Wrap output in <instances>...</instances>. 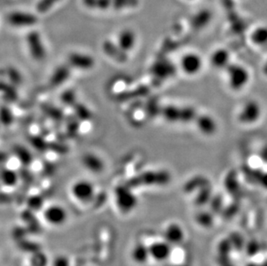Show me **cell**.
Segmentation results:
<instances>
[{
	"mask_svg": "<svg viewBox=\"0 0 267 266\" xmlns=\"http://www.w3.org/2000/svg\"><path fill=\"white\" fill-rule=\"evenodd\" d=\"M227 81L233 91H240L249 83V70L239 63H230L225 69Z\"/></svg>",
	"mask_w": 267,
	"mask_h": 266,
	"instance_id": "cell-1",
	"label": "cell"
},
{
	"mask_svg": "<svg viewBox=\"0 0 267 266\" xmlns=\"http://www.w3.org/2000/svg\"><path fill=\"white\" fill-rule=\"evenodd\" d=\"M262 116V107L256 100H249L243 104L238 114V120L243 124H253Z\"/></svg>",
	"mask_w": 267,
	"mask_h": 266,
	"instance_id": "cell-2",
	"label": "cell"
},
{
	"mask_svg": "<svg viewBox=\"0 0 267 266\" xmlns=\"http://www.w3.org/2000/svg\"><path fill=\"white\" fill-rule=\"evenodd\" d=\"M180 69L188 76H194L201 72L203 67V60L194 52H188L180 59Z\"/></svg>",
	"mask_w": 267,
	"mask_h": 266,
	"instance_id": "cell-3",
	"label": "cell"
},
{
	"mask_svg": "<svg viewBox=\"0 0 267 266\" xmlns=\"http://www.w3.org/2000/svg\"><path fill=\"white\" fill-rule=\"evenodd\" d=\"M71 194L80 203H87L93 200L95 193L93 183L87 180H80L74 183L71 187Z\"/></svg>",
	"mask_w": 267,
	"mask_h": 266,
	"instance_id": "cell-4",
	"label": "cell"
},
{
	"mask_svg": "<svg viewBox=\"0 0 267 266\" xmlns=\"http://www.w3.org/2000/svg\"><path fill=\"white\" fill-rule=\"evenodd\" d=\"M114 195L117 207L123 212H130L137 206V198L127 187H118Z\"/></svg>",
	"mask_w": 267,
	"mask_h": 266,
	"instance_id": "cell-5",
	"label": "cell"
},
{
	"mask_svg": "<svg viewBox=\"0 0 267 266\" xmlns=\"http://www.w3.org/2000/svg\"><path fill=\"white\" fill-rule=\"evenodd\" d=\"M26 43L28 46L29 52L32 55V58L40 62L46 58L47 52L45 46L42 41L41 36L37 31H32L29 33L26 38Z\"/></svg>",
	"mask_w": 267,
	"mask_h": 266,
	"instance_id": "cell-6",
	"label": "cell"
},
{
	"mask_svg": "<svg viewBox=\"0 0 267 266\" xmlns=\"http://www.w3.org/2000/svg\"><path fill=\"white\" fill-rule=\"evenodd\" d=\"M43 218L48 224L52 227H61L68 221V212L60 205H51L43 211Z\"/></svg>",
	"mask_w": 267,
	"mask_h": 266,
	"instance_id": "cell-7",
	"label": "cell"
},
{
	"mask_svg": "<svg viewBox=\"0 0 267 266\" xmlns=\"http://www.w3.org/2000/svg\"><path fill=\"white\" fill-rule=\"evenodd\" d=\"M68 62L70 67H73L80 70H89L95 65L94 59L91 55L74 52L68 57Z\"/></svg>",
	"mask_w": 267,
	"mask_h": 266,
	"instance_id": "cell-8",
	"label": "cell"
},
{
	"mask_svg": "<svg viewBox=\"0 0 267 266\" xmlns=\"http://www.w3.org/2000/svg\"><path fill=\"white\" fill-rule=\"evenodd\" d=\"M193 112L190 108H181L177 107H167L163 109V114L167 120L170 122L188 121L193 117Z\"/></svg>",
	"mask_w": 267,
	"mask_h": 266,
	"instance_id": "cell-9",
	"label": "cell"
},
{
	"mask_svg": "<svg viewBox=\"0 0 267 266\" xmlns=\"http://www.w3.org/2000/svg\"><path fill=\"white\" fill-rule=\"evenodd\" d=\"M8 21L12 26L16 27H29L38 23V18L32 14L25 12H12L8 16Z\"/></svg>",
	"mask_w": 267,
	"mask_h": 266,
	"instance_id": "cell-10",
	"label": "cell"
},
{
	"mask_svg": "<svg viewBox=\"0 0 267 266\" xmlns=\"http://www.w3.org/2000/svg\"><path fill=\"white\" fill-rule=\"evenodd\" d=\"M150 257L156 261H163L170 257L171 253L170 243L155 242L149 247Z\"/></svg>",
	"mask_w": 267,
	"mask_h": 266,
	"instance_id": "cell-11",
	"label": "cell"
},
{
	"mask_svg": "<svg viewBox=\"0 0 267 266\" xmlns=\"http://www.w3.org/2000/svg\"><path fill=\"white\" fill-rule=\"evenodd\" d=\"M102 48L109 57H111L117 62H125L127 61V53L124 51L118 46V43L114 44L113 41H106L102 44Z\"/></svg>",
	"mask_w": 267,
	"mask_h": 266,
	"instance_id": "cell-12",
	"label": "cell"
},
{
	"mask_svg": "<svg viewBox=\"0 0 267 266\" xmlns=\"http://www.w3.org/2000/svg\"><path fill=\"white\" fill-rule=\"evenodd\" d=\"M139 183H145L147 185H154V184H165L169 182L170 176L168 173L165 172H155V171H150L146 172L140 176L139 179Z\"/></svg>",
	"mask_w": 267,
	"mask_h": 266,
	"instance_id": "cell-13",
	"label": "cell"
},
{
	"mask_svg": "<svg viewBox=\"0 0 267 266\" xmlns=\"http://www.w3.org/2000/svg\"><path fill=\"white\" fill-rule=\"evenodd\" d=\"M211 65L215 69H225L230 64V55L225 48H218L210 56Z\"/></svg>",
	"mask_w": 267,
	"mask_h": 266,
	"instance_id": "cell-14",
	"label": "cell"
},
{
	"mask_svg": "<svg viewBox=\"0 0 267 266\" xmlns=\"http://www.w3.org/2000/svg\"><path fill=\"white\" fill-rule=\"evenodd\" d=\"M68 65H61L54 70L52 76L49 79V84L54 87L62 86L67 79L70 78V69Z\"/></svg>",
	"mask_w": 267,
	"mask_h": 266,
	"instance_id": "cell-15",
	"label": "cell"
},
{
	"mask_svg": "<svg viewBox=\"0 0 267 266\" xmlns=\"http://www.w3.org/2000/svg\"><path fill=\"white\" fill-rule=\"evenodd\" d=\"M136 44V36L131 30H124L118 36V45L124 51L132 50Z\"/></svg>",
	"mask_w": 267,
	"mask_h": 266,
	"instance_id": "cell-16",
	"label": "cell"
},
{
	"mask_svg": "<svg viewBox=\"0 0 267 266\" xmlns=\"http://www.w3.org/2000/svg\"><path fill=\"white\" fill-rule=\"evenodd\" d=\"M84 166L93 172H101L104 169V162L94 153H87L82 157Z\"/></svg>",
	"mask_w": 267,
	"mask_h": 266,
	"instance_id": "cell-17",
	"label": "cell"
},
{
	"mask_svg": "<svg viewBox=\"0 0 267 266\" xmlns=\"http://www.w3.org/2000/svg\"><path fill=\"white\" fill-rule=\"evenodd\" d=\"M164 237L168 243L178 244L184 239V231L178 225L171 224L166 228Z\"/></svg>",
	"mask_w": 267,
	"mask_h": 266,
	"instance_id": "cell-18",
	"label": "cell"
},
{
	"mask_svg": "<svg viewBox=\"0 0 267 266\" xmlns=\"http://www.w3.org/2000/svg\"><path fill=\"white\" fill-rule=\"evenodd\" d=\"M197 126L199 131L205 135L214 134L217 128L215 119L207 115L198 118Z\"/></svg>",
	"mask_w": 267,
	"mask_h": 266,
	"instance_id": "cell-19",
	"label": "cell"
},
{
	"mask_svg": "<svg viewBox=\"0 0 267 266\" xmlns=\"http://www.w3.org/2000/svg\"><path fill=\"white\" fill-rule=\"evenodd\" d=\"M132 258L133 261H135L138 264H144L147 262V260L151 258L149 247H146V245L143 244H137L132 249Z\"/></svg>",
	"mask_w": 267,
	"mask_h": 266,
	"instance_id": "cell-20",
	"label": "cell"
},
{
	"mask_svg": "<svg viewBox=\"0 0 267 266\" xmlns=\"http://www.w3.org/2000/svg\"><path fill=\"white\" fill-rule=\"evenodd\" d=\"M252 41L254 44L262 46L267 43V28H259L253 31L252 37Z\"/></svg>",
	"mask_w": 267,
	"mask_h": 266,
	"instance_id": "cell-21",
	"label": "cell"
},
{
	"mask_svg": "<svg viewBox=\"0 0 267 266\" xmlns=\"http://www.w3.org/2000/svg\"><path fill=\"white\" fill-rule=\"evenodd\" d=\"M2 182L5 186L14 187L18 181V176L14 170L11 169H5L4 172L2 173Z\"/></svg>",
	"mask_w": 267,
	"mask_h": 266,
	"instance_id": "cell-22",
	"label": "cell"
},
{
	"mask_svg": "<svg viewBox=\"0 0 267 266\" xmlns=\"http://www.w3.org/2000/svg\"><path fill=\"white\" fill-rule=\"evenodd\" d=\"M15 154L18 156L19 161L25 164H30L32 161V155L27 149L23 146H17L14 148Z\"/></svg>",
	"mask_w": 267,
	"mask_h": 266,
	"instance_id": "cell-23",
	"label": "cell"
},
{
	"mask_svg": "<svg viewBox=\"0 0 267 266\" xmlns=\"http://www.w3.org/2000/svg\"><path fill=\"white\" fill-rule=\"evenodd\" d=\"M232 245L229 238L223 239L219 243L218 252L219 255L229 256L230 252L232 251Z\"/></svg>",
	"mask_w": 267,
	"mask_h": 266,
	"instance_id": "cell-24",
	"label": "cell"
},
{
	"mask_svg": "<svg viewBox=\"0 0 267 266\" xmlns=\"http://www.w3.org/2000/svg\"><path fill=\"white\" fill-rule=\"evenodd\" d=\"M196 221L202 227L208 228L213 224V216L208 213H201L196 216Z\"/></svg>",
	"mask_w": 267,
	"mask_h": 266,
	"instance_id": "cell-25",
	"label": "cell"
},
{
	"mask_svg": "<svg viewBox=\"0 0 267 266\" xmlns=\"http://www.w3.org/2000/svg\"><path fill=\"white\" fill-rule=\"evenodd\" d=\"M75 108H76V117H79L80 119H89L91 117L90 111H88L87 107H84L80 104H76Z\"/></svg>",
	"mask_w": 267,
	"mask_h": 266,
	"instance_id": "cell-26",
	"label": "cell"
},
{
	"mask_svg": "<svg viewBox=\"0 0 267 266\" xmlns=\"http://www.w3.org/2000/svg\"><path fill=\"white\" fill-rule=\"evenodd\" d=\"M229 240L232 243V247H235L236 249L242 248L243 245H244V239L238 233H232L230 236Z\"/></svg>",
	"mask_w": 267,
	"mask_h": 266,
	"instance_id": "cell-27",
	"label": "cell"
},
{
	"mask_svg": "<svg viewBox=\"0 0 267 266\" xmlns=\"http://www.w3.org/2000/svg\"><path fill=\"white\" fill-rule=\"evenodd\" d=\"M0 114H1V120L3 123L6 124H11L13 120V116H12L11 111L9 110L8 108H4V109H2Z\"/></svg>",
	"mask_w": 267,
	"mask_h": 266,
	"instance_id": "cell-28",
	"label": "cell"
},
{
	"mask_svg": "<svg viewBox=\"0 0 267 266\" xmlns=\"http://www.w3.org/2000/svg\"><path fill=\"white\" fill-rule=\"evenodd\" d=\"M76 94L72 92V91H69L65 93H63V97H62V100L65 104H74V106L76 104V100H75Z\"/></svg>",
	"mask_w": 267,
	"mask_h": 266,
	"instance_id": "cell-29",
	"label": "cell"
},
{
	"mask_svg": "<svg viewBox=\"0 0 267 266\" xmlns=\"http://www.w3.org/2000/svg\"><path fill=\"white\" fill-rule=\"evenodd\" d=\"M259 249H260V246L256 241H251L246 246V252H247V254L253 256L259 252Z\"/></svg>",
	"mask_w": 267,
	"mask_h": 266,
	"instance_id": "cell-30",
	"label": "cell"
},
{
	"mask_svg": "<svg viewBox=\"0 0 267 266\" xmlns=\"http://www.w3.org/2000/svg\"><path fill=\"white\" fill-rule=\"evenodd\" d=\"M218 263L220 266H235L229 259V256L219 255Z\"/></svg>",
	"mask_w": 267,
	"mask_h": 266,
	"instance_id": "cell-31",
	"label": "cell"
},
{
	"mask_svg": "<svg viewBox=\"0 0 267 266\" xmlns=\"http://www.w3.org/2000/svg\"><path fill=\"white\" fill-rule=\"evenodd\" d=\"M247 266H267V262L264 263L262 265H256V264H251V265H248Z\"/></svg>",
	"mask_w": 267,
	"mask_h": 266,
	"instance_id": "cell-32",
	"label": "cell"
},
{
	"mask_svg": "<svg viewBox=\"0 0 267 266\" xmlns=\"http://www.w3.org/2000/svg\"><path fill=\"white\" fill-rule=\"evenodd\" d=\"M181 266V265H178V266Z\"/></svg>",
	"mask_w": 267,
	"mask_h": 266,
	"instance_id": "cell-33",
	"label": "cell"
}]
</instances>
